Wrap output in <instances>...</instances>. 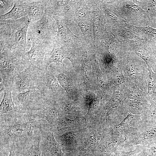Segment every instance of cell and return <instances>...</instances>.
Segmentation results:
<instances>
[{"instance_id":"obj_1","label":"cell","mask_w":156,"mask_h":156,"mask_svg":"<svg viewBox=\"0 0 156 156\" xmlns=\"http://www.w3.org/2000/svg\"><path fill=\"white\" fill-rule=\"evenodd\" d=\"M39 121L31 114L0 117V146L22 148L40 133Z\"/></svg>"},{"instance_id":"obj_2","label":"cell","mask_w":156,"mask_h":156,"mask_svg":"<svg viewBox=\"0 0 156 156\" xmlns=\"http://www.w3.org/2000/svg\"><path fill=\"white\" fill-rule=\"evenodd\" d=\"M0 42L10 51L21 47L26 52L30 49L27 36L30 21L28 15L13 20L0 21Z\"/></svg>"},{"instance_id":"obj_3","label":"cell","mask_w":156,"mask_h":156,"mask_svg":"<svg viewBox=\"0 0 156 156\" xmlns=\"http://www.w3.org/2000/svg\"><path fill=\"white\" fill-rule=\"evenodd\" d=\"M13 53L14 55L12 57H0V81L2 85L1 88L11 89L12 81L16 75L31 65L22 50H17Z\"/></svg>"},{"instance_id":"obj_4","label":"cell","mask_w":156,"mask_h":156,"mask_svg":"<svg viewBox=\"0 0 156 156\" xmlns=\"http://www.w3.org/2000/svg\"><path fill=\"white\" fill-rule=\"evenodd\" d=\"M15 105L21 113L31 114L42 109L49 101L36 88L23 92H12Z\"/></svg>"},{"instance_id":"obj_5","label":"cell","mask_w":156,"mask_h":156,"mask_svg":"<svg viewBox=\"0 0 156 156\" xmlns=\"http://www.w3.org/2000/svg\"><path fill=\"white\" fill-rule=\"evenodd\" d=\"M54 33L52 15L46 12L40 20L30 23L27 36L29 41L37 40L50 41L55 39Z\"/></svg>"},{"instance_id":"obj_6","label":"cell","mask_w":156,"mask_h":156,"mask_svg":"<svg viewBox=\"0 0 156 156\" xmlns=\"http://www.w3.org/2000/svg\"><path fill=\"white\" fill-rule=\"evenodd\" d=\"M39 69L31 65L17 74L12 81V92H23L36 88Z\"/></svg>"},{"instance_id":"obj_7","label":"cell","mask_w":156,"mask_h":156,"mask_svg":"<svg viewBox=\"0 0 156 156\" xmlns=\"http://www.w3.org/2000/svg\"><path fill=\"white\" fill-rule=\"evenodd\" d=\"M36 87L50 101L57 92L59 85L49 66L47 69H39Z\"/></svg>"},{"instance_id":"obj_8","label":"cell","mask_w":156,"mask_h":156,"mask_svg":"<svg viewBox=\"0 0 156 156\" xmlns=\"http://www.w3.org/2000/svg\"><path fill=\"white\" fill-rule=\"evenodd\" d=\"M32 44L25 55L31 64L38 69L43 68L44 62L46 55L49 53L50 41L32 40Z\"/></svg>"},{"instance_id":"obj_9","label":"cell","mask_w":156,"mask_h":156,"mask_svg":"<svg viewBox=\"0 0 156 156\" xmlns=\"http://www.w3.org/2000/svg\"><path fill=\"white\" fill-rule=\"evenodd\" d=\"M24 6L30 23L41 19L46 11V0H23Z\"/></svg>"},{"instance_id":"obj_10","label":"cell","mask_w":156,"mask_h":156,"mask_svg":"<svg viewBox=\"0 0 156 156\" xmlns=\"http://www.w3.org/2000/svg\"><path fill=\"white\" fill-rule=\"evenodd\" d=\"M53 48L50 53L46 55L43 63V68H47L52 63L60 62L64 65L62 60L65 58H69L66 47L55 38L53 40Z\"/></svg>"},{"instance_id":"obj_11","label":"cell","mask_w":156,"mask_h":156,"mask_svg":"<svg viewBox=\"0 0 156 156\" xmlns=\"http://www.w3.org/2000/svg\"><path fill=\"white\" fill-rule=\"evenodd\" d=\"M4 95L0 104V117L11 116L20 113L13 102L12 90L9 88H1Z\"/></svg>"},{"instance_id":"obj_12","label":"cell","mask_w":156,"mask_h":156,"mask_svg":"<svg viewBox=\"0 0 156 156\" xmlns=\"http://www.w3.org/2000/svg\"><path fill=\"white\" fill-rule=\"evenodd\" d=\"M55 21L57 32L55 39L58 42L64 46L69 39L70 32L69 31L66 20L63 17L53 15Z\"/></svg>"},{"instance_id":"obj_13","label":"cell","mask_w":156,"mask_h":156,"mask_svg":"<svg viewBox=\"0 0 156 156\" xmlns=\"http://www.w3.org/2000/svg\"><path fill=\"white\" fill-rule=\"evenodd\" d=\"M27 15L23 0H14L13 8L7 13L0 15V20H4L11 19L16 20Z\"/></svg>"},{"instance_id":"obj_14","label":"cell","mask_w":156,"mask_h":156,"mask_svg":"<svg viewBox=\"0 0 156 156\" xmlns=\"http://www.w3.org/2000/svg\"><path fill=\"white\" fill-rule=\"evenodd\" d=\"M40 133L34 137L22 149L25 156H42L40 148Z\"/></svg>"},{"instance_id":"obj_15","label":"cell","mask_w":156,"mask_h":156,"mask_svg":"<svg viewBox=\"0 0 156 156\" xmlns=\"http://www.w3.org/2000/svg\"><path fill=\"white\" fill-rule=\"evenodd\" d=\"M148 69L149 73L148 95L152 101H156V73L149 68Z\"/></svg>"},{"instance_id":"obj_16","label":"cell","mask_w":156,"mask_h":156,"mask_svg":"<svg viewBox=\"0 0 156 156\" xmlns=\"http://www.w3.org/2000/svg\"><path fill=\"white\" fill-rule=\"evenodd\" d=\"M14 0H1L0 1V15L4 14L14 5Z\"/></svg>"},{"instance_id":"obj_17","label":"cell","mask_w":156,"mask_h":156,"mask_svg":"<svg viewBox=\"0 0 156 156\" xmlns=\"http://www.w3.org/2000/svg\"><path fill=\"white\" fill-rule=\"evenodd\" d=\"M9 153L8 156H25L22 152V149L15 146L9 148Z\"/></svg>"},{"instance_id":"obj_18","label":"cell","mask_w":156,"mask_h":156,"mask_svg":"<svg viewBox=\"0 0 156 156\" xmlns=\"http://www.w3.org/2000/svg\"><path fill=\"white\" fill-rule=\"evenodd\" d=\"M156 136V128H153L148 131L146 134L147 139H151Z\"/></svg>"},{"instance_id":"obj_19","label":"cell","mask_w":156,"mask_h":156,"mask_svg":"<svg viewBox=\"0 0 156 156\" xmlns=\"http://www.w3.org/2000/svg\"><path fill=\"white\" fill-rule=\"evenodd\" d=\"M150 152L153 156L156 155V145L153 146L151 148Z\"/></svg>"},{"instance_id":"obj_20","label":"cell","mask_w":156,"mask_h":156,"mask_svg":"<svg viewBox=\"0 0 156 156\" xmlns=\"http://www.w3.org/2000/svg\"><path fill=\"white\" fill-rule=\"evenodd\" d=\"M154 50H153V53L155 55V57L156 60V49H155V48H154Z\"/></svg>"}]
</instances>
